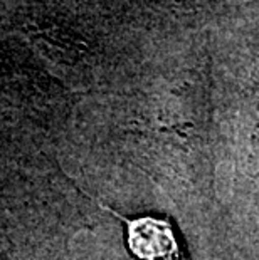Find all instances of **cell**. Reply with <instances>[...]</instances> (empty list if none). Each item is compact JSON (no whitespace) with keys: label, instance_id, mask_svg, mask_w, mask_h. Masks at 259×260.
Wrapping results in <instances>:
<instances>
[{"label":"cell","instance_id":"obj_1","mask_svg":"<svg viewBox=\"0 0 259 260\" xmlns=\"http://www.w3.org/2000/svg\"><path fill=\"white\" fill-rule=\"evenodd\" d=\"M126 245L136 260H182L180 245L170 222L155 217L123 218Z\"/></svg>","mask_w":259,"mask_h":260}]
</instances>
